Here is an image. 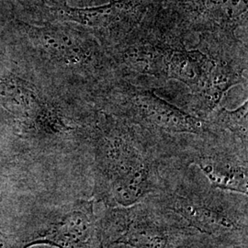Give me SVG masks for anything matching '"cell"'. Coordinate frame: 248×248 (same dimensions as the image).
Returning <instances> with one entry per match:
<instances>
[{
  "instance_id": "cell-12",
  "label": "cell",
  "mask_w": 248,
  "mask_h": 248,
  "mask_svg": "<svg viewBox=\"0 0 248 248\" xmlns=\"http://www.w3.org/2000/svg\"><path fill=\"white\" fill-rule=\"evenodd\" d=\"M213 59L202 50H188L186 45L171 51L167 62L166 79H175L185 84L192 95L203 88L213 69Z\"/></svg>"
},
{
  "instance_id": "cell-7",
  "label": "cell",
  "mask_w": 248,
  "mask_h": 248,
  "mask_svg": "<svg viewBox=\"0 0 248 248\" xmlns=\"http://www.w3.org/2000/svg\"><path fill=\"white\" fill-rule=\"evenodd\" d=\"M199 37L196 48L210 55L214 62L203 88L191 99L195 116L206 121L220 106L228 90L247 81L244 73L248 69V49L247 45L232 36L205 33Z\"/></svg>"
},
{
  "instance_id": "cell-8",
  "label": "cell",
  "mask_w": 248,
  "mask_h": 248,
  "mask_svg": "<svg viewBox=\"0 0 248 248\" xmlns=\"http://www.w3.org/2000/svg\"><path fill=\"white\" fill-rule=\"evenodd\" d=\"M157 18L186 39L188 33L235 36L248 23V0H167Z\"/></svg>"
},
{
  "instance_id": "cell-6",
  "label": "cell",
  "mask_w": 248,
  "mask_h": 248,
  "mask_svg": "<svg viewBox=\"0 0 248 248\" xmlns=\"http://www.w3.org/2000/svg\"><path fill=\"white\" fill-rule=\"evenodd\" d=\"M223 133L198 136L181 156L201 169L213 187L248 196V145L233 136L222 142Z\"/></svg>"
},
{
  "instance_id": "cell-10",
  "label": "cell",
  "mask_w": 248,
  "mask_h": 248,
  "mask_svg": "<svg viewBox=\"0 0 248 248\" xmlns=\"http://www.w3.org/2000/svg\"><path fill=\"white\" fill-rule=\"evenodd\" d=\"M0 107L30 129L58 136L74 128L35 85L0 69Z\"/></svg>"
},
{
  "instance_id": "cell-3",
  "label": "cell",
  "mask_w": 248,
  "mask_h": 248,
  "mask_svg": "<svg viewBox=\"0 0 248 248\" xmlns=\"http://www.w3.org/2000/svg\"><path fill=\"white\" fill-rule=\"evenodd\" d=\"M100 227L104 248L121 244L132 248H196L205 239L176 214L146 201L106 207Z\"/></svg>"
},
{
  "instance_id": "cell-15",
  "label": "cell",
  "mask_w": 248,
  "mask_h": 248,
  "mask_svg": "<svg viewBox=\"0 0 248 248\" xmlns=\"http://www.w3.org/2000/svg\"><path fill=\"white\" fill-rule=\"evenodd\" d=\"M6 245V236L5 234L0 231V248H5Z\"/></svg>"
},
{
  "instance_id": "cell-13",
  "label": "cell",
  "mask_w": 248,
  "mask_h": 248,
  "mask_svg": "<svg viewBox=\"0 0 248 248\" xmlns=\"http://www.w3.org/2000/svg\"><path fill=\"white\" fill-rule=\"evenodd\" d=\"M248 101L233 110L220 106L214 108L206 121L214 133H229L245 144H248Z\"/></svg>"
},
{
  "instance_id": "cell-4",
  "label": "cell",
  "mask_w": 248,
  "mask_h": 248,
  "mask_svg": "<svg viewBox=\"0 0 248 248\" xmlns=\"http://www.w3.org/2000/svg\"><path fill=\"white\" fill-rule=\"evenodd\" d=\"M36 53L53 67L89 78L98 88V95L118 78L106 49L88 31L68 25L34 26L19 22Z\"/></svg>"
},
{
  "instance_id": "cell-1",
  "label": "cell",
  "mask_w": 248,
  "mask_h": 248,
  "mask_svg": "<svg viewBox=\"0 0 248 248\" xmlns=\"http://www.w3.org/2000/svg\"><path fill=\"white\" fill-rule=\"evenodd\" d=\"M94 200L128 207L155 194L163 183L155 142L141 128L102 111L91 126Z\"/></svg>"
},
{
  "instance_id": "cell-2",
  "label": "cell",
  "mask_w": 248,
  "mask_h": 248,
  "mask_svg": "<svg viewBox=\"0 0 248 248\" xmlns=\"http://www.w3.org/2000/svg\"><path fill=\"white\" fill-rule=\"evenodd\" d=\"M146 202L176 214L207 238L223 246H248V196L196 182H170Z\"/></svg>"
},
{
  "instance_id": "cell-16",
  "label": "cell",
  "mask_w": 248,
  "mask_h": 248,
  "mask_svg": "<svg viewBox=\"0 0 248 248\" xmlns=\"http://www.w3.org/2000/svg\"><path fill=\"white\" fill-rule=\"evenodd\" d=\"M104 248H132L130 247H127V246H124V245H121V244H116V245H111V246H108Z\"/></svg>"
},
{
  "instance_id": "cell-5",
  "label": "cell",
  "mask_w": 248,
  "mask_h": 248,
  "mask_svg": "<svg viewBox=\"0 0 248 248\" xmlns=\"http://www.w3.org/2000/svg\"><path fill=\"white\" fill-rule=\"evenodd\" d=\"M103 112L155 136L217 134L208 122L160 98L154 90L135 87L118 77L96 99Z\"/></svg>"
},
{
  "instance_id": "cell-9",
  "label": "cell",
  "mask_w": 248,
  "mask_h": 248,
  "mask_svg": "<svg viewBox=\"0 0 248 248\" xmlns=\"http://www.w3.org/2000/svg\"><path fill=\"white\" fill-rule=\"evenodd\" d=\"M145 0H110L91 8H72L58 3L50 13L61 21L78 25L108 49L124 40L145 17Z\"/></svg>"
},
{
  "instance_id": "cell-14",
  "label": "cell",
  "mask_w": 248,
  "mask_h": 248,
  "mask_svg": "<svg viewBox=\"0 0 248 248\" xmlns=\"http://www.w3.org/2000/svg\"><path fill=\"white\" fill-rule=\"evenodd\" d=\"M32 3L36 4L38 7L45 9L46 11H48L50 13V11L57 6V4L59 2L55 1V0H31Z\"/></svg>"
},
{
  "instance_id": "cell-11",
  "label": "cell",
  "mask_w": 248,
  "mask_h": 248,
  "mask_svg": "<svg viewBox=\"0 0 248 248\" xmlns=\"http://www.w3.org/2000/svg\"><path fill=\"white\" fill-rule=\"evenodd\" d=\"M95 200H78L59 208L44 230L23 248L47 245L57 248H104Z\"/></svg>"
}]
</instances>
